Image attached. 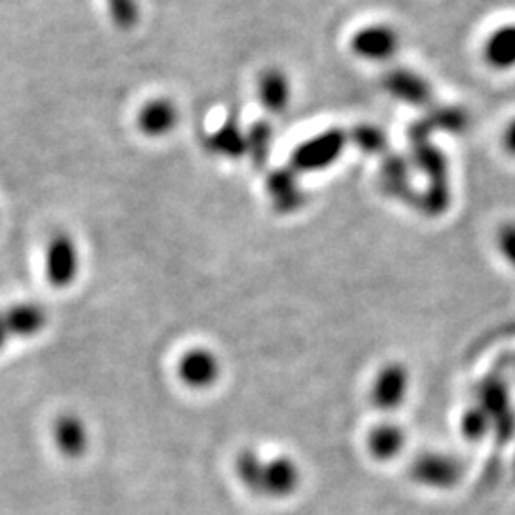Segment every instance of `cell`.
<instances>
[{
  "label": "cell",
  "instance_id": "6da1fadb",
  "mask_svg": "<svg viewBox=\"0 0 515 515\" xmlns=\"http://www.w3.org/2000/svg\"><path fill=\"white\" fill-rule=\"evenodd\" d=\"M237 475L254 495L264 498H287L302 481L296 460L285 454H266L243 451L237 458Z\"/></svg>",
  "mask_w": 515,
  "mask_h": 515
},
{
  "label": "cell",
  "instance_id": "7a4b0ae2",
  "mask_svg": "<svg viewBox=\"0 0 515 515\" xmlns=\"http://www.w3.org/2000/svg\"><path fill=\"white\" fill-rule=\"evenodd\" d=\"M412 376L401 363H388L372 376L369 397L372 405L380 411L392 412L401 409L411 393Z\"/></svg>",
  "mask_w": 515,
  "mask_h": 515
},
{
  "label": "cell",
  "instance_id": "3957f363",
  "mask_svg": "<svg viewBox=\"0 0 515 515\" xmlns=\"http://www.w3.org/2000/svg\"><path fill=\"white\" fill-rule=\"evenodd\" d=\"M176 374L189 390H210L222 376L220 357L208 348H189L176 363Z\"/></svg>",
  "mask_w": 515,
  "mask_h": 515
},
{
  "label": "cell",
  "instance_id": "277c9868",
  "mask_svg": "<svg viewBox=\"0 0 515 515\" xmlns=\"http://www.w3.org/2000/svg\"><path fill=\"white\" fill-rule=\"evenodd\" d=\"M79 275V250L73 239L58 233L46 247V277L52 287L65 289Z\"/></svg>",
  "mask_w": 515,
  "mask_h": 515
},
{
  "label": "cell",
  "instance_id": "5b68a950",
  "mask_svg": "<svg viewBox=\"0 0 515 515\" xmlns=\"http://www.w3.org/2000/svg\"><path fill=\"white\" fill-rule=\"evenodd\" d=\"M48 313L39 304H18L0 311V351L14 338H29L46 329Z\"/></svg>",
  "mask_w": 515,
  "mask_h": 515
},
{
  "label": "cell",
  "instance_id": "8992f818",
  "mask_svg": "<svg viewBox=\"0 0 515 515\" xmlns=\"http://www.w3.org/2000/svg\"><path fill=\"white\" fill-rule=\"evenodd\" d=\"M351 48L363 60L386 62L397 52L399 37L390 25H367L353 35Z\"/></svg>",
  "mask_w": 515,
  "mask_h": 515
},
{
  "label": "cell",
  "instance_id": "52a82bcc",
  "mask_svg": "<svg viewBox=\"0 0 515 515\" xmlns=\"http://www.w3.org/2000/svg\"><path fill=\"white\" fill-rule=\"evenodd\" d=\"M412 475L426 487L449 489L460 479L462 470L458 460L451 454L426 453L414 462Z\"/></svg>",
  "mask_w": 515,
  "mask_h": 515
},
{
  "label": "cell",
  "instance_id": "ba28073f",
  "mask_svg": "<svg viewBox=\"0 0 515 515\" xmlns=\"http://www.w3.org/2000/svg\"><path fill=\"white\" fill-rule=\"evenodd\" d=\"M52 435L58 451L65 458H81L88 451L90 435L83 418H79L77 414H71V412L60 414L54 422Z\"/></svg>",
  "mask_w": 515,
  "mask_h": 515
},
{
  "label": "cell",
  "instance_id": "9c48e42d",
  "mask_svg": "<svg viewBox=\"0 0 515 515\" xmlns=\"http://www.w3.org/2000/svg\"><path fill=\"white\" fill-rule=\"evenodd\" d=\"M367 447L374 458L388 462L405 451L407 433L395 422H380L369 430Z\"/></svg>",
  "mask_w": 515,
  "mask_h": 515
},
{
  "label": "cell",
  "instance_id": "30bf717a",
  "mask_svg": "<svg viewBox=\"0 0 515 515\" xmlns=\"http://www.w3.org/2000/svg\"><path fill=\"white\" fill-rule=\"evenodd\" d=\"M178 119H180V113L174 102H170L166 98H159V100L145 103L140 111L138 124L147 136L161 138L176 128Z\"/></svg>",
  "mask_w": 515,
  "mask_h": 515
},
{
  "label": "cell",
  "instance_id": "8fae6325",
  "mask_svg": "<svg viewBox=\"0 0 515 515\" xmlns=\"http://www.w3.org/2000/svg\"><path fill=\"white\" fill-rule=\"evenodd\" d=\"M485 62L498 71L515 69V23L500 25L483 46Z\"/></svg>",
  "mask_w": 515,
  "mask_h": 515
},
{
  "label": "cell",
  "instance_id": "7c38bea8",
  "mask_svg": "<svg viewBox=\"0 0 515 515\" xmlns=\"http://www.w3.org/2000/svg\"><path fill=\"white\" fill-rule=\"evenodd\" d=\"M342 136L340 134H327L323 138L311 140L308 144L302 145L296 153V163L302 168H323V166L330 165L342 149Z\"/></svg>",
  "mask_w": 515,
  "mask_h": 515
},
{
  "label": "cell",
  "instance_id": "4fadbf2b",
  "mask_svg": "<svg viewBox=\"0 0 515 515\" xmlns=\"http://www.w3.org/2000/svg\"><path fill=\"white\" fill-rule=\"evenodd\" d=\"M260 100L271 113H281L290 100L289 79L281 71H268L260 81Z\"/></svg>",
  "mask_w": 515,
  "mask_h": 515
},
{
  "label": "cell",
  "instance_id": "5bb4252c",
  "mask_svg": "<svg viewBox=\"0 0 515 515\" xmlns=\"http://www.w3.org/2000/svg\"><path fill=\"white\" fill-rule=\"evenodd\" d=\"M109 14L121 29H130L140 20V8L136 0H107Z\"/></svg>",
  "mask_w": 515,
  "mask_h": 515
},
{
  "label": "cell",
  "instance_id": "9a60e30c",
  "mask_svg": "<svg viewBox=\"0 0 515 515\" xmlns=\"http://www.w3.org/2000/svg\"><path fill=\"white\" fill-rule=\"evenodd\" d=\"M496 247L498 252L502 254V258L515 268V222L504 224L498 229L496 235Z\"/></svg>",
  "mask_w": 515,
  "mask_h": 515
},
{
  "label": "cell",
  "instance_id": "2e32d148",
  "mask_svg": "<svg viewBox=\"0 0 515 515\" xmlns=\"http://www.w3.org/2000/svg\"><path fill=\"white\" fill-rule=\"evenodd\" d=\"M504 145H506V149L515 155V119L512 123L508 124V128H506V132H504Z\"/></svg>",
  "mask_w": 515,
  "mask_h": 515
}]
</instances>
